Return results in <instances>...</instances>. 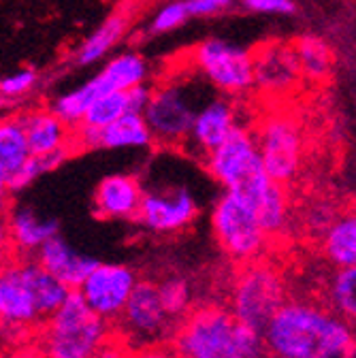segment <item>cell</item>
Here are the masks:
<instances>
[{"label": "cell", "instance_id": "obj_1", "mask_svg": "<svg viewBox=\"0 0 356 358\" xmlns=\"http://www.w3.org/2000/svg\"><path fill=\"white\" fill-rule=\"evenodd\" d=\"M271 356L350 358L356 331L331 307L311 301H286L264 329Z\"/></svg>", "mask_w": 356, "mask_h": 358}, {"label": "cell", "instance_id": "obj_2", "mask_svg": "<svg viewBox=\"0 0 356 358\" xmlns=\"http://www.w3.org/2000/svg\"><path fill=\"white\" fill-rule=\"evenodd\" d=\"M203 164L225 192L243 199L252 207H256L276 182L264 169L254 130L243 124H239L229 139L203 160Z\"/></svg>", "mask_w": 356, "mask_h": 358}, {"label": "cell", "instance_id": "obj_3", "mask_svg": "<svg viewBox=\"0 0 356 358\" xmlns=\"http://www.w3.org/2000/svg\"><path fill=\"white\" fill-rule=\"evenodd\" d=\"M111 322L73 290L64 305L43 322V352L48 358H97L109 341Z\"/></svg>", "mask_w": 356, "mask_h": 358}, {"label": "cell", "instance_id": "obj_4", "mask_svg": "<svg viewBox=\"0 0 356 358\" xmlns=\"http://www.w3.org/2000/svg\"><path fill=\"white\" fill-rule=\"evenodd\" d=\"M237 329L231 309L203 305L177 322L171 345L182 358H241Z\"/></svg>", "mask_w": 356, "mask_h": 358}, {"label": "cell", "instance_id": "obj_5", "mask_svg": "<svg viewBox=\"0 0 356 358\" xmlns=\"http://www.w3.org/2000/svg\"><path fill=\"white\" fill-rule=\"evenodd\" d=\"M211 231L231 260L250 264L266 252L269 233L262 229L256 209L243 199L222 192L211 209Z\"/></svg>", "mask_w": 356, "mask_h": 358}, {"label": "cell", "instance_id": "obj_6", "mask_svg": "<svg viewBox=\"0 0 356 358\" xmlns=\"http://www.w3.org/2000/svg\"><path fill=\"white\" fill-rule=\"evenodd\" d=\"M286 303V284L276 266L266 262L243 264L231 292V311L243 324L264 331Z\"/></svg>", "mask_w": 356, "mask_h": 358}, {"label": "cell", "instance_id": "obj_7", "mask_svg": "<svg viewBox=\"0 0 356 358\" xmlns=\"http://www.w3.org/2000/svg\"><path fill=\"white\" fill-rule=\"evenodd\" d=\"M192 62L220 94L239 99L256 87L254 52L243 50L241 45L218 36L205 38L192 50Z\"/></svg>", "mask_w": 356, "mask_h": 358}, {"label": "cell", "instance_id": "obj_8", "mask_svg": "<svg viewBox=\"0 0 356 358\" xmlns=\"http://www.w3.org/2000/svg\"><path fill=\"white\" fill-rule=\"evenodd\" d=\"M115 324L118 339L130 352L164 343V339L175 333V320L162 305L158 284L148 280H139Z\"/></svg>", "mask_w": 356, "mask_h": 358}, {"label": "cell", "instance_id": "obj_9", "mask_svg": "<svg viewBox=\"0 0 356 358\" xmlns=\"http://www.w3.org/2000/svg\"><path fill=\"white\" fill-rule=\"evenodd\" d=\"M199 109L190 87L180 81H166L154 87L152 101L145 109V122L154 134V143L169 150H184Z\"/></svg>", "mask_w": 356, "mask_h": 358}, {"label": "cell", "instance_id": "obj_10", "mask_svg": "<svg viewBox=\"0 0 356 358\" xmlns=\"http://www.w3.org/2000/svg\"><path fill=\"white\" fill-rule=\"evenodd\" d=\"M264 169L276 182L290 184L301 171L303 134L301 126L288 113L264 117L254 130Z\"/></svg>", "mask_w": 356, "mask_h": 358}, {"label": "cell", "instance_id": "obj_11", "mask_svg": "<svg viewBox=\"0 0 356 358\" xmlns=\"http://www.w3.org/2000/svg\"><path fill=\"white\" fill-rule=\"evenodd\" d=\"M199 215V203L186 186L145 188L137 222L154 235H173L188 229Z\"/></svg>", "mask_w": 356, "mask_h": 358}, {"label": "cell", "instance_id": "obj_12", "mask_svg": "<svg viewBox=\"0 0 356 358\" xmlns=\"http://www.w3.org/2000/svg\"><path fill=\"white\" fill-rule=\"evenodd\" d=\"M137 284V273L130 266L99 262V266L87 275V280L77 290L99 316H103L109 322H115L122 316V311Z\"/></svg>", "mask_w": 356, "mask_h": 358}, {"label": "cell", "instance_id": "obj_13", "mask_svg": "<svg viewBox=\"0 0 356 358\" xmlns=\"http://www.w3.org/2000/svg\"><path fill=\"white\" fill-rule=\"evenodd\" d=\"M73 141L77 150H143L154 145V134L143 113H126L105 128L77 126Z\"/></svg>", "mask_w": 356, "mask_h": 358}, {"label": "cell", "instance_id": "obj_14", "mask_svg": "<svg viewBox=\"0 0 356 358\" xmlns=\"http://www.w3.org/2000/svg\"><path fill=\"white\" fill-rule=\"evenodd\" d=\"M237 126H239V117L233 96L220 94L215 99H209L194 117L190 139L184 150L205 160L215 148H220L229 139V134Z\"/></svg>", "mask_w": 356, "mask_h": 358}, {"label": "cell", "instance_id": "obj_15", "mask_svg": "<svg viewBox=\"0 0 356 358\" xmlns=\"http://www.w3.org/2000/svg\"><path fill=\"white\" fill-rule=\"evenodd\" d=\"M143 192L145 186L137 175H107L94 190V213L103 220H137Z\"/></svg>", "mask_w": 356, "mask_h": 358}, {"label": "cell", "instance_id": "obj_16", "mask_svg": "<svg viewBox=\"0 0 356 358\" xmlns=\"http://www.w3.org/2000/svg\"><path fill=\"white\" fill-rule=\"evenodd\" d=\"M254 71H256V87L269 94H286L297 85L301 75V66L292 45L266 43L254 52Z\"/></svg>", "mask_w": 356, "mask_h": 358}, {"label": "cell", "instance_id": "obj_17", "mask_svg": "<svg viewBox=\"0 0 356 358\" xmlns=\"http://www.w3.org/2000/svg\"><path fill=\"white\" fill-rule=\"evenodd\" d=\"M0 316L7 327L28 329L34 324H43L36 299L26 284L17 260L9 262L3 268V280H0Z\"/></svg>", "mask_w": 356, "mask_h": 358}, {"label": "cell", "instance_id": "obj_18", "mask_svg": "<svg viewBox=\"0 0 356 358\" xmlns=\"http://www.w3.org/2000/svg\"><path fill=\"white\" fill-rule=\"evenodd\" d=\"M34 258L48 268L52 275H56L60 282H64L69 288L77 290L99 266V260L94 256L81 254L69 245L60 235L52 237L48 243L34 254Z\"/></svg>", "mask_w": 356, "mask_h": 358}, {"label": "cell", "instance_id": "obj_19", "mask_svg": "<svg viewBox=\"0 0 356 358\" xmlns=\"http://www.w3.org/2000/svg\"><path fill=\"white\" fill-rule=\"evenodd\" d=\"M7 231L17 256H32L43 248V243L60 233V227L58 220L41 217L32 207H15L9 213Z\"/></svg>", "mask_w": 356, "mask_h": 358}, {"label": "cell", "instance_id": "obj_20", "mask_svg": "<svg viewBox=\"0 0 356 358\" xmlns=\"http://www.w3.org/2000/svg\"><path fill=\"white\" fill-rule=\"evenodd\" d=\"M22 122L34 156H48L75 145V130L54 109H32L22 115Z\"/></svg>", "mask_w": 356, "mask_h": 358}, {"label": "cell", "instance_id": "obj_21", "mask_svg": "<svg viewBox=\"0 0 356 358\" xmlns=\"http://www.w3.org/2000/svg\"><path fill=\"white\" fill-rule=\"evenodd\" d=\"M15 260L20 264V271H22L26 284L30 286V290L36 299L41 318H43V322H45L50 316H54V313L64 305V301L69 299L73 288H69L64 282H60L56 275H52L36 258L17 256Z\"/></svg>", "mask_w": 356, "mask_h": 358}, {"label": "cell", "instance_id": "obj_22", "mask_svg": "<svg viewBox=\"0 0 356 358\" xmlns=\"http://www.w3.org/2000/svg\"><path fill=\"white\" fill-rule=\"evenodd\" d=\"M150 66L148 60L137 52H122L113 56L92 79L101 94L107 92H126V90L148 83Z\"/></svg>", "mask_w": 356, "mask_h": 358}, {"label": "cell", "instance_id": "obj_23", "mask_svg": "<svg viewBox=\"0 0 356 358\" xmlns=\"http://www.w3.org/2000/svg\"><path fill=\"white\" fill-rule=\"evenodd\" d=\"M32 148L22 115H7L0 124V184L3 188L28 164Z\"/></svg>", "mask_w": 356, "mask_h": 358}, {"label": "cell", "instance_id": "obj_24", "mask_svg": "<svg viewBox=\"0 0 356 358\" xmlns=\"http://www.w3.org/2000/svg\"><path fill=\"white\" fill-rule=\"evenodd\" d=\"M128 28H130V15L126 11L111 13L90 36H85V41L79 43V48L73 52V62L77 66L97 64L126 36Z\"/></svg>", "mask_w": 356, "mask_h": 358}, {"label": "cell", "instance_id": "obj_25", "mask_svg": "<svg viewBox=\"0 0 356 358\" xmlns=\"http://www.w3.org/2000/svg\"><path fill=\"white\" fill-rule=\"evenodd\" d=\"M322 254L335 266H356V211L337 215L322 235Z\"/></svg>", "mask_w": 356, "mask_h": 358}, {"label": "cell", "instance_id": "obj_26", "mask_svg": "<svg viewBox=\"0 0 356 358\" xmlns=\"http://www.w3.org/2000/svg\"><path fill=\"white\" fill-rule=\"evenodd\" d=\"M292 50L297 54L301 75L307 81H325L331 71H333V52L329 48V43L316 34H305L299 36L292 43Z\"/></svg>", "mask_w": 356, "mask_h": 358}, {"label": "cell", "instance_id": "obj_27", "mask_svg": "<svg viewBox=\"0 0 356 358\" xmlns=\"http://www.w3.org/2000/svg\"><path fill=\"white\" fill-rule=\"evenodd\" d=\"M327 301L329 307L337 311L341 318L356 324V266L335 268L329 278Z\"/></svg>", "mask_w": 356, "mask_h": 358}, {"label": "cell", "instance_id": "obj_28", "mask_svg": "<svg viewBox=\"0 0 356 358\" xmlns=\"http://www.w3.org/2000/svg\"><path fill=\"white\" fill-rule=\"evenodd\" d=\"M101 96V90L97 87L94 79L90 77L85 83H81L79 87L71 90V92H64L60 94L52 105L50 109H54L73 130L77 126H81L87 109H90V105Z\"/></svg>", "mask_w": 356, "mask_h": 358}, {"label": "cell", "instance_id": "obj_29", "mask_svg": "<svg viewBox=\"0 0 356 358\" xmlns=\"http://www.w3.org/2000/svg\"><path fill=\"white\" fill-rule=\"evenodd\" d=\"M256 213L260 217L262 229L271 235H280L286 231L288 224V192H286V184L273 182L271 188L262 194V199L256 203Z\"/></svg>", "mask_w": 356, "mask_h": 358}, {"label": "cell", "instance_id": "obj_30", "mask_svg": "<svg viewBox=\"0 0 356 358\" xmlns=\"http://www.w3.org/2000/svg\"><path fill=\"white\" fill-rule=\"evenodd\" d=\"M158 290H160V299H162V305H164L166 313L175 322L184 320L192 311L190 309V305H192V286H190V282L186 278H182V275L164 278L158 284Z\"/></svg>", "mask_w": 356, "mask_h": 358}, {"label": "cell", "instance_id": "obj_31", "mask_svg": "<svg viewBox=\"0 0 356 358\" xmlns=\"http://www.w3.org/2000/svg\"><path fill=\"white\" fill-rule=\"evenodd\" d=\"M128 113V103H126V92H107L101 94L87 109L83 117V126H94V128H105L120 120L122 115Z\"/></svg>", "mask_w": 356, "mask_h": 358}, {"label": "cell", "instance_id": "obj_32", "mask_svg": "<svg viewBox=\"0 0 356 358\" xmlns=\"http://www.w3.org/2000/svg\"><path fill=\"white\" fill-rule=\"evenodd\" d=\"M188 20H192V17L188 13L186 0H169V3H164L152 15L148 32L150 34H166V32H173L180 26H184Z\"/></svg>", "mask_w": 356, "mask_h": 358}, {"label": "cell", "instance_id": "obj_33", "mask_svg": "<svg viewBox=\"0 0 356 358\" xmlns=\"http://www.w3.org/2000/svg\"><path fill=\"white\" fill-rule=\"evenodd\" d=\"M38 83V71L32 66L20 69L11 75H5L3 81H0V96H3L5 103L11 101H20L24 96H28L32 90Z\"/></svg>", "mask_w": 356, "mask_h": 358}, {"label": "cell", "instance_id": "obj_34", "mask_svg": "<svg viewBox=\"0 0 356 358\" xmlns=\"http://www.w3.org/2000/svg\"><path fill=\"white\" fill-rule=\"evenodd\" d=\"M241 7L258 15H292L297 11L294 0H241Z\"/></svg>", "mask_w": 356, "mask_h": 358}, {"label": "cell", "instance_id": "obj_35", "mask_svg": "<svg viewBox=\"0 0 356 358\" xmlns=\"http://www.w3.org/2000/svg\"><path fill=\"white\" fill-rule=\"evenodd\" d=\"M235 0H186L190 17H215L227 13Z\"/></svg>", "mask_w": 356, "mask_h": 358}, {"label": "cell", "instance_id": "obj_36", "mask_svg": "<svg viewBox=\"0 0 356 358\" xmlns=\"http://www.w3.org/2000/svg\"><path fill=\"white\" fill-rule=\"evenodd\" d=\"M337 215H339V213H335L331 205L318 203V205H314V207H309V213H307V227L325 235L327 229L337 220Z\"/></svg>", "mask_w": 356, "mask_h": 358}, {"label": "cell", "instance_id": "obj_37", "mask_svg": "<svg viewBox=\"0 0 356 358\" xmlns=\"http://www.w3.org/2000/svg\"><path fill=\"white\" fill-rule=\"evenodd\" d=\"M152 94H154V87L148 83H141V85L126 90L128 113H145V109L152 101Z\"/></svg>", "mask_w": 356, "mask_h": 358}, {"label": "cell", "instance_id": "obj_38", "mask_svg": "<svg viewBox=\"0 0 356 358\" xmlns=\"http://www.w3.org/2000/svg\"><path fill=\"white\" fill-rule=\"evenodd\" d=\"M128 358H182V356L173 345L158 343V345H152V348H145L139 352H132Z\"/></svg>", "mask_w": 356, "mask_h": 358}, {"label": "cell", "instance_id": "obj_39", "mask_svg": "<svg viewBox=\"0 0 356 358\" xmlns=\"http://www.w3.org/2000/svg\"><path fill=\"white\" fill-rule=\"evenodd\" d=\"M271 358H284V356H271Z\"/></svg>", "mask_w": 356, "mask_h": 358}, {"label": "cell", "instance_id": "obj_40", "mask_svg": "<svg viewBox=\"0 0 356 358\" xmlns=\"http://www.w3.org/2000/svg\"><path fill=\"white\" fill-rule=\"evenodd\" d=\"M97 358H99V356H97Z\"/></svg>", "mask_w": 356, "mask_h": 358}]
</instances>
